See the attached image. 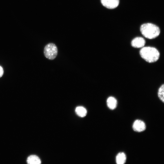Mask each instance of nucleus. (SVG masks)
<instances>
[{"instance_id": "2", "label": "nucleus", "mask_w": 164, "mask_h": 164, "mask_svg": "<svg viewBox=\"0 0 164 164\" xmlns=\"http://www.w3.org/2000/svg\"><path fill=\"white\" fill-rule=\"evenodd\" d=\"M140 30L142 34L145 37L149 39L156 38L159 35L160 32L158 26L150 23L142 24L140 27Z\"/></svg>"}, {"instance_id": "5", "label": "nucleus", "mask_w": 164, "mask_h": 164, "mask_svg": "<svg viewBox=\"0 0 164 164\" xmlns=\"http://www.w3.org/2000/svg\"><path fill=\"white\" fill-rule=\"evenodd\" d=\"M102 5L109 9L117 8L119 3V0H101Z\"/></svg>"}, {"instance_id": "4", "label": "nucleus", "mask_w": 164, "mask_h": 164, "mask_svg": "<svg viewBox=\"0 0 164 164\" xmlns=\"http://www.w3.org/2000/svg\"><path fill=\"white\" fill-rule=\"evenodd\" d=\"M145 123L142 120L137 119L134 121L132 125V128L135 132L140 133L144 131L146 129Z\"/></svg>"}, {"instance_id": "12", "label": "nucleus", "mask_w": 164, "mask_h": 164, "mask_svg": "<svg viewBox=\"0 0 164 164\" xmlns=\"http://www.w3.org/2000/svg\"><path fill=\"white\" fill-rule=\"evenodd\" d=\"M3 70L2 67L0 66V78L1 77L3 74Z\"/></svg>"}, {"instance_id": "10", "label": "nucleus", "mask_w": 164, "mask_h": 164, "mask_svg": "<svg viewBox=\"0 0 164 164\" xmlns=\"http://www.w3.org/2000/svg\"><path fill=\"white\" fill-rule=\"evenodd\" d=\"M76 114L80 117H84L87 114V111L86 109L82 106L77 107L75 109Z\"/></svg>"}, {"instance_id": "1", "label": "nucleus", "mask_w": 164, "mask_h": 164, "mask_svg": "<svg viewBox=\"0 0 164 164\" xmlns=\"http://www.w3.org/2000/svg\"><path fill=\"white\" fill-rule=\"evenodd\" d=\"M139 54L143 59L151 63L157 61L160 56L158 50L155 47L151 46H144L141 48Z\"/></svg>"}, {"instance_id": "6", "label": "nucleus", "mask_w": 164, "mask_h": 164, "mask_svg": "<svg viewBox=\"0 0 164 164\" xmlns=\"http://www.w3.org/2000/svg\"><path fill=\"white\" fill-rule=\"evenodd\" d=\"M145 44V39L141 37H137L133 39L131 42L132 46L135 48H142Z\"/></svg>"}, {"instance_id": "7", "label": "nucleus", "mask_w": 164, "mask_h": 164, "mask_svg": "<svg viewBox=\"0 0 164 164\" xmlns=\"http://www.w3.org/2000/svg\"><path fill=\"white\" fill-rule=\"evenodd\" d=\"M106 103L108 107L111 110H115L118 106V101L117 99L113 96L108 97Z\"/></svg>"}, {"instance_id": "11", "label": "nucleus", "mask_w": 164, "mask_h": 164, "mask_svg": "<svg viewBox=\"0 0 164 164\" xmlns=\"http://www.w3.org/2000/svg\"><path fill=\"white\" fill-rule=\"evenodd\" d=\"M158 96L159 100L164 103V85H162L159 88L158 91Z\"/></svg>"}, {"instance_id": "3", "label": "nucleus", "mask_w": 164, "mask_h": 164, "mask_svg": "<svg viewBox=\"0 0 164 164\" xmlns=\"http://www.w3.org/2000/svg\"><path fill=\"white\" fill-rule=\"evenodd\" d=\"M58 49L56 45L53 43H49L45 47L44 54L45 56L50 60L54 59L56 56Z\"/></svg>"}, {"instance_id": "8", "label": "nucleus", "mask_w": 164, "mask_h": 164, "mask_svg": "<svg viewBox=\"0 0 164 164\" xmlns=\"http://www.w3.org/2000/svg\"><path fill=\"white\" fill-rule=\"evenodd\" d=\"M126 160L127 156L124 152H119L116 156L115 161L117 164H124L125 163Z\"/></svg>"}, {"instance_id": "9", "label": "nucleus", "mask_w": 164, "mask_h": 164, "mask_svg": "<svg viewBox=\"0 0 164 164\" xmlns=\"http://www.w3.org/2000/svg\"><path fill=\"white\" fill-rule=\"evenodd\" d=\"M27 162L29 164H39L41 163V161L38 157L36 155H32L28 157Z\"/></svg>"}]
</instances>
